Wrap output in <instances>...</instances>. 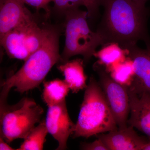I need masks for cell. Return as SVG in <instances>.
<instances>
[{
	"mask_svg": "<svg viewBox=\"0 0 150 150\" xmlns=\"http://www.w3.org/2000/svg\"><path fill=\"white\" fill-rule=\"evenodd\" d=\"M100 1L104 12L96 31L102 36L104 45L116 43L128 49L142 40L150 47L147 26L150 11L146 4L134 0Z\"/></svg>",
	"mask_w": 150,
	"mask_h": 150,
	"instance_id": "1",
	"label": "cell"
},
{
	"mask_svg": "<svg viewBox=\"0 0 150 150\" xmlns=\"http://www.w3.org/2000/svg\"><path fill=\"white\" fill-rule=\"evenodd\" d=\"M59 34L54 28H50L42 46L25 61L15 74L3 82L1 104L5 102L11 89L23 93L38 87L55 64L60 62Z\"/></svg>",
	"mask_w": 150,
	"mask_h": 150,
	"instance_id": "2",
	"label": "cell"
},
{
	"mask_svg": "<svg viewBox=\"0 0 150 150\" xmlns=\"http://www.w3.org/2000/svg\"><path fill=\"white\" fill-rule=\"evenodd\" d=\"M85 89L74 138H88L118 129L99 82L92 77Z\"/></svg>",
	"mask_w": 150,
	"mask_h": 150,
	"instance_id": "3",
	"label": "cell"
},
{
	"mask_svg": "<svg viewBox=\"0 0 150 150\" xmlns=\"http://www.w3.org/2000/svg\"><path fill=\"white\" fill-rule=\"evenodd\" d=\"M65 14V46L60 62L64 63L78 55L83 56L84 62H88L97 47L104 45L103 38L99 33L90 28L87 21V11L72 8Z\"/></svg>",
	"mask_w": 150,
	"mask_h": 150,
	"instance_id": "4",
	"label": "cell"
},
{
	"mask_svg": "<svg viewBox=\"0 0 150 150\" xmlns=\"http://www.w3.org/2000/svg\"><path fill=\"white\" fill-rule=\"evenodd\" d=\"M1 108V137L9 144L25 139L44 112L33 100L26 98L14 105L5 104Z\"/></svg>",
	"mask_w": 150,
	"mask_h": 150,
	"instance_id": "5",
	"label": "cell"
},
{
	"mask_svg": "<svg viewBox=\"0 0 150 150\" xmlns=\"http://www.w3.org/2000/svg\"><path fill=\"white\" fill-rule=\"evenodd\" d=\"M50 28L39 27L31 19L0 38L1 45L10 58L25 61L42 46Z\"/></svg>",
	"mask_w": 150,
	"mask_h": 150,
	"instance_id": "6",
	"label": "cell"
},
{
	"mask_svg": "<svg viewBox=\"0 0 150 150\" xmlns=\"http://www.w3.org/2000/svg\"><path fill=\"white\" fill-rule=\"evenodd\" d=\"M93 68L99 76V83L118 129L126 128L130 111L128 88L113 80L103 66L95 63Z\"/></svg>",
	"mask_w": 150,
	"mask_h": 150,
	"instance_id": "7",
	"label": "cell"
},
{
	"mask_svg": "<svg viewBox=\"0 0 150 150\" xmlns=\"http://www.w3.org/2000/svg\"><path fill=\"white\" fill-rule=\"evenodd\" d=\"M45 122L48 133L58 142L56 150L66 149L67 141L74 134L75 127L68 113L66 101L48 106Z\"/></svg>",
	"mask_w": 150,
	"mask_h": 150,
	"instance_id": "8",
	"label": "cell"
},
{
	"mask_svg": "<svg viewBox=\"0 0 150 150\" xmlns=\"http://www.w3.org/2000/svg\"><path fill=\"white\" fill-rule=\"evenodd\" d=\"M127 49L134 62L135 74L128 90L137 94L150 93V47L143 49L137 45Z\"/></svg>",
	"mask_w": 150,
	"mask_h": 150,
	"instance_id": "9",
	"label": "cell"
},
{
	"mask_svg": "<svg viewBox=\"0 0 150 150\" xmlns=\"http://www.w3.org/2000/svg\"><path fill=\"white\" fill-rule=\"evenodd\" d=\"M134 128L129 125L107 134L98 135L97 138L101 140L108 150H142L149 140L139 136Z\"/></svg>",
	"mask_w": 150,
	"mask_h": 150,
	"instance_id": "10",
	"label": "cell"
},
{
	"mask_svg": "<svg viewBox=\"0 0 150 150\" xmlns=\"http://www.w3.org/2000/svg\"><path fill=\"white\" fill-rule=\"evenodd\" d=\"M33 18L19 0H0V38Z\"/></svg>",
	"mask_w": 150,
	"mask_h": 150,
	"instance_id": "11",
	"label": "cell"
},
{
	"mask_svg": "<svg viewBox=\"0 0 150 150\" xmlns=\"http://www.w3.org/2000/svg\"><path fill=\"white\" fill-rule=\"evenodd\" d=\"M128 92L130 117L128 124L145 134L150 142V93L137 94L129 90Z\"/></svg>",
	"mask_w": 150,
	"mask_h": 150,
	"instance_id": "12",
	"label": "cell"
},
{
	"mask_svg": "<svg viewBox=\"0 0 150 150\" xmlns=\"http://www.w3.org/2000/svg\"><path fill=\"white\" fill-rule=\"evenodd\" d=\"M83 63V60L78 59L61 63L57 67L73 93H77L87 86V77L85 74Z\"/></svg>",
	"mask_w": 150,
	"mask_h": 150,
	"instance_id": "13",
	"label": "cell"
},
{
	"mask_svg": "<svg viewBox=\"0 0 150 150\" xmlns=\"http://www.w3.org/2000/svg\"><path fill=\"white\" fill-rule=\"evenodd\" d=\"M128 53V49L122 48L118 43H110L103 45L93 56L98 59L96 63L104 67L108 73L112 67L125 60Z\"/></svg>",
	"mask_w": 150,
	"mask_h": 150,
	"instance_id": "14",
	"label": "cell"
},
{
	"mask_svg": "<svg viewBox=\"0 0 150 150\" xmlns=\"http://www.w3.org/2000/svg\"><path fill=\"white\" fill-rule=\"evenodd\" d=\"M42 95L43 101L47 106L59 104L66 101L70 89L65 81L59 79L43 83Z\"/></svg>",
	"mask_w": 150,
	"mask_h": 150,
	"instance_id": "15",
	"label": "cell"
},
{
	"mask_svg": "<svg viewBox=\"0 0 150 150\" xmlns=\"http://www.w3.org/2000/svg\"><path fill=\"white\" fill-rule=\"evenodd\" d=\"M113 80L128 88L131 86L135 77L133 60L128 56L125 60L112 67L108 72Z\"/></svg>",
	"mask_w": 150,
	"mask_h": 150,
	"instance_id": "16",
	"label": "cell"
},
{
	"mask_svg": "<svg viewBox=\"0 0 150 150\" xmlns=\"http://www.w3.org/2000/svg\"><path fill=\"white\" fill-rule=\"evenodd\" d=\"M48 130L45 121H43L39 125L34 127L24 139V142L18 150H41L43 149L46 142Z\"/></svg>",
	"mask_w": 150,
	"mask_h": 150,
	"instance_id": "17",
	"label": "cell"
},
{
	"mask_svg": "<svg viewBox=\"0 0 150 150\" xmlns=\"http://www.w3.org/2000/svg\"><path fill=\"white\" fill-rule=\"evenodd\" d=\"M85 6L87 10L88 17L89 18H95L98 16L100 6V0H84Z\"/></svg>",
	"mask_w": 150,
	"mask_h": 150,
	"instance_id": "18",
	"label": "cell"
},
{
	"mask_svg": "<svg viewBox=\"0 0 150 150\" xmlns=\"http://www.w3.org/2000/svg\"><path fill=\"white\" fill-rule=\"evenodd\" d=\"M21 2L24 4L28 5L36 9L37 10H39L41 9L45 10L47 13L49 12L48 8V4L54 0H19Z\"/></svg>",
	"mask_w": 150,
	"mask_h": 150,
	"instance_id": "19",
	"label": "cell"
},
{
	"mask_svg": "<svg viewBox=\"0 0 150 150\" xmlns=\"http://www.w3.org/2000/svg\"><path fill=\"white\" fill-rule=\"evenodd\" d=\"M81 149L86 150H108L103 142L99 138L92 143L82 144Z\"/></svg>",
	"mask_w": 150,
	"mask_h": 150,
	"instance_id": "20",
	"label": "cell"
},
{
	"mask_svg": "<svg viewBox=\"0 0 150 150\" xmlns=\"http://www.w3.org/2000/svg\"><path fill=\"white\" fill-rule=\"evenodd\" d=\"M53 2L54 8L60 13L65 14L68 10L73 8L68 0H54Z\"/></svg>",
	"mask_w": 150,
	"mask_h": 150,
	"instance_id": "21",
	"label": "cell"
},
{
	"mask_svg": "<svg viewBox=\"0 0 150 150\" xmlns=\"http://www.w3.org/2000/svg\"><path fill=\"white\" fill-rule=\"evenodd\" d=\"M8 143L6 142L2 137L0 139V150H15L8 144Z\"/></svg>",
	"mask_w": 150,
	"mask_h": 150,
	"instance_id": "22",
	"label": "cell"
},
{
	"mask_svg": "<svg viewBox=\"0 0 150 150\" xmlns=\"http://www.w3.org/2000/svg\"><path fill=\"white\" fill-rule=\"evenodd\" d=\"M73 8H79L80 6H85L84 0H68Z\"/></svg>",
	"mask_w": 150,
	"mask_h": 150,
	"instance_id": "23",
	"label": "cell"
},
{
	"mask_svg": "<svg viewBox=\"0 0 150 150\" xmlns=\"http://www.w3.org/2000/svg\"><path fill=\"white\" fill-rule=\"evenodd\" d=\"M142 150H150V142L149 141L144 145V146L142 148Z\"/></svg>",
	"mask_w": 150,
	"mask_h": 150,
	"instance_id": "24",
	"label": "cell"
},
{
	"mask_svg": "<svg viewBox=\"0 0 150 150\" xmlns=\"http://www.w3.org/2000/svg\"><path fill=\"white\" fill-rule=\"evenodd\" d=\"M134 1L137 2L141 3V4H146L147 2L150 0H134Z\"/></svg>",
	"mask_w": 150,
	"mask_h": 150,
	"instance_id": "25",
	"label": "cell"
}]
</instances>
